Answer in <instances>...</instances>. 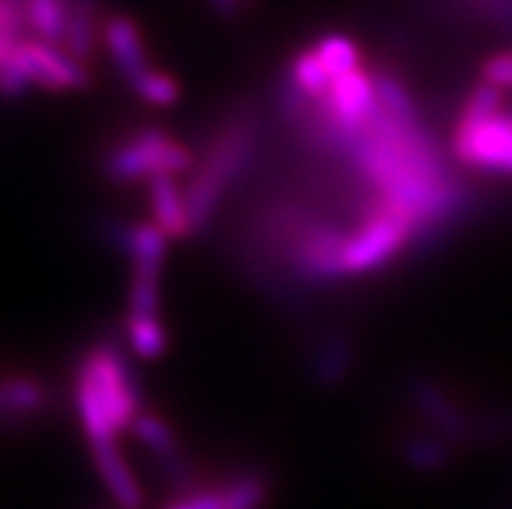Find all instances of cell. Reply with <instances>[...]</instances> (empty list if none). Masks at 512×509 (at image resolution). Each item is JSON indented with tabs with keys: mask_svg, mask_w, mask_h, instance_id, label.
Listing matches in <instances>:
<instances>
[{
	"mask_svg": "<svg viewBox=\"0 0 512 509\" xmlns=\"http://www.w3.org/2000/svg\"><path fill=\"white\" fill-rule=\"evenodd\" d=\"M50 408V387L29 372H0V426L24 429Z\"/></svg>",
	"mask_w": 512,
	"mask_h": 509,
	"instance_id": "cell-5",
	"label": "cell"
},
{
	"mask_svg": "<svg viewBox=\"0 0 512 509\" xmlns=\"http://www.w3.org/2000/svg\"><path fill=\"white\" fill-rule=\"evenodd\" d=\"M312 50L318 52L320 63H323L325 73H328L331 81L338 76H344V73L354 71V68H359L364 63L362 55H359V47L349 37H341V34H328Z\"/></svg>",
	"mask_w": 512,
	"mask_h": 509,
	"instance_id": "cell-9",
	"label": "cell"
},
{
	"mask_svg": "<svg viewBox=\"0 0 512 509\" xmlns=\"http://www.w3.org/2000/svg\"><path fill=\"white\" fill-rule=\"evenodd\" d=\"M91 460L102 478L104 489L110 491L112 502L120 509H141L143 507V486L138 481L128 455L120 447V439L89 445Z\"/></svg>",
	"mask_w": 512,
	"mask_h": 509,
	"instance_id": "cell-6",
	"label": "cell"
},
{
	"mask_svg": "<svg viewBox=\"0 0 512 509\" xmlns=\"http://www.w3.org/2000/svg\"><path fill=\"white\" fill-rule=\"evenodd\" d=\"M195 154L162 130H141L117 141L104 156V172L115 182L149 185L156 177H185L193 172Z\"/></svg>",
	"mask_w": 512,
	"mask_h": 509,
	"instance_id": "cell-1",
	"label": "cell"
},
{
	"mask_svg": "<svg viewBox=\"0 0 512 509\" xmlns=\"http://www.w3.org/2000/svg\"><path fill=\"white\" fill-rule=\"evenodd\" d=\"M162 509H227L221 499L219 484H201L195 489L180 491Z\"/></svg>",
	"mask_w": 512,
	"mask_h": 509,
	"instance_id": "cell-10",
	"label": "cell"
},
{
	"mask_svg": "<svg viewBox=\"0 0 512 509\" xmlns=\"http://www.w3.org/2000/svg\"><path fill=\"white\" fill-rule=\"evenodd\" d=\"M29 34L34 39L63 47L68 29V0H24Z\"/></svg>",
	"mask_w": 512,
	"mask_h": 509,
	"instance_id": "cell-8",
	"label": "cell"
},
{
	"mask_svg": "<svg viewBox=\"0 0 512 509\" xmlns=\"http://www.w3.org/2000/svg\"><path fill=\"white\" fill-rule=\"evenodd\" d=\"M97 11L99 0H68V29L63 50L89 65L97 50Z\"/></svg>",
	"mask_w": 512,
	"mask_h": 509,
	"instance_id": "cell-7",
	"label": "cell"
},
{
	"mask_svg": "<svg viewBox=\"0 0 512 509\" xmlns=\"http://www.w3.org/2000/svg\"><path fill=\"white\" fill-rule=\"evenodd\" d=\"M102 45L112 58V63H115L125 86L138 97L146 81L159 71L156 65H151L141 26L125 13L107 16L102 21Z\"/></svg>",
	"mask_w": 512,
	"mask_h": 509,
	"instance_id": "cell-4",
	"label": "cell"
},
{
	"mask_svg": "<svg viewBox=\"0 0 512 509\" xmlns=\"http://www.w3.org/2000/svg\"><path fill=\"white\" fill-rule=\"evenodd\" d=\"M453 154L463 167L481 174L512 177V110L507 104L497 115L479 123H455Z\"/></svg>",
	"mask_w": 512,
	"mask_h": 509,
	"instance_id": "cell-2",
	"label": "cell"
},
{
	"mask_svg": "<svg viewBox=\"0 0 512 509\" xmlns=\"http://www.w3.org/2000/svg\"><path fill=\"white\" fill-rule=\"evenodd\" d=\"M211 3V8H214L219 16H227V19H232V16H237L242 8V3L245 0H208Z\"/></svg>",
	"mask_w": 512,
	"mask_h": 509,
	"instance_id": "cell-13",
	"label": "cell"
},
{
	"mask_svg": "<svg viewBox=\"0 0 512 509\" xmlns=\"http://www.w3.org/2000/svg\"><path fill=\"white\" fill-rule=\"evenodd\" d=\"M479 81L497 86V89L505 91L507 97H510L512 94V50L494 52V55H489V58L484 60V65H481Z\"/></svg>",
	"mask_w": 512,
	"mask_h": 509,
	"instance_id": "cell-11",
	"label": "cell"
},
{
	"mask_svg": "<svg viewBox=\"0 0 512 509\" xmlns=\"http://www.w3.org/2000/svg\"><path fill=\"white\" fill-rule=\"evenodd\" d=\"M245 3H247V0H245Z\"/></svg>",
	"mask_w": 512,
	"mask_h": 509,
	"instance_id": "cell-14",
	"label": "cell"
},
{
	"mask_svg": "<svg viewBox=\"0 0 512 509\" xmlns=\"http://www.w3.org/2000/svg\"><path fill=\"white\" fill-rule=\"evenodd\" d=\"M474 6H479L487 16L512 24V0H474Z\"/></svg>",
	"mask_w": 512,
	"mask_h": 509,
	"instance_id": "cell-12",
	"label": "cell"
},
{
	"mask_svg": "<svg viewBox=\"0 0 512 509\" xmlns=\"http://www.w3.org/2000/svg\"><path fill=\"white\" fill-rule=\"evenodd\" d=\"M13 65L32 89L50 91V94L84 91L91 86L89 65L73 58L60 45H50L42 39H24L13 52Z\"/></svg>",
	"mask_w": 512,
	"mask_h": 509,
	"instance_id": "cell-3",
	"label": "cell"
}]
</instances>
